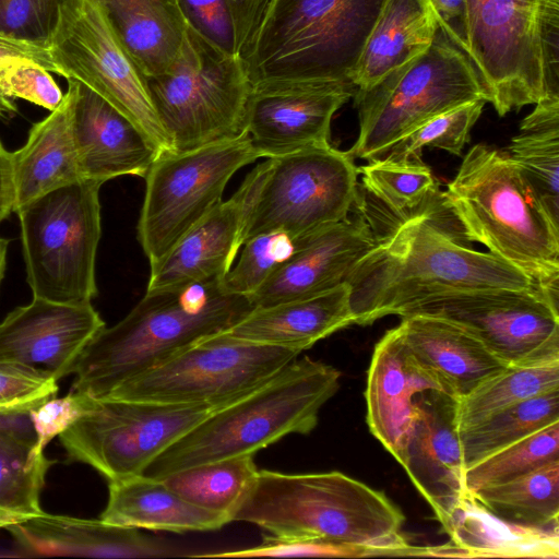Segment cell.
I'll return each instance as SVG.
<instances>
[{
    "label": "cell",
    "instance_id": "cell-1",
    "mask_svg": "<svg viewBox=\"0 0 559 559\" xmlns=\"http://www.w3.org/2000/svg\"><path fill=\"white\" fill-rule=\"evenodd\" d=\"M374 236L346 281L354 324H371L444 293L539 288L508 262L472 248L449 205L386 225Z\"/></svg>",
    "mask_w": 559,
    "mask_h": 559
},
{
    "label": "cell",
    "instance_id": "cell-2",
    "mask_svg": "<svg viewBox=\"0 0 559 559\" xmlns=\"http://www.w3.org/2000/svg\"><path fill=\"white\" fill-rule=\"evenodd\" d=\"M219 282L146 290L121 321L103 328L84 348L72 391L104 399L127 380L236 325L254 306L247 296L224 292Z\"/></svg>",
    "mask_w": 559,
    "mask_h": 559
},
{
    "label": "cell",
    "instance_id": "cell-3",
    "mask_svg": "<svg viewBox=\"0 0 559 559\" xmlns=\"http://www.w3.org/2000/svg\"><path fill=\"white\" fill-rule=\"evenodd\" d=\"M276 538L323 539L374 547L383 556H425L401 534L405 518L386 496L341 472L258 471L231 522Z\"/></svg>",
    "mask_w": 559,
    "mask_h": 559
},
{
    "label": "cell",
    "instance_id": "cell-4",
    "mask_svg": "<svg viewBox=\"0 0 559 559\" xmlns=\"http://www.w3.org/2000/svg\"><path fill=\"white\" fill-rule=\"evenodd\" d=\"M444 197L471 242L481 243L559 300V223L506 150L474 145Z\"/></svg>",
    "mask_w": 559,
    "mask_h": 559
},
{
    "label": "cell",
    "instance_id": "cell-5",
    "mask_svg": "<svg viewBox=\"0 0 559 559\" xmlns=\"http://www.w3.org/2000/svg\"><path fill=\"white\" fill-rule=\"evenodd\" d=\"M341 372L308 356L210 414L157 455L146 477L167 475L238 455H253L290 433L311 432L322 406L340 389Z\"/></svg>",
    "mask_w": 559,
    "mask_h": 559
},
{
    "label": "cell",
    "instance_id": "cell-6",
    "mask_svg": "<svg viewBox=\"0 0 559 559\" xmlns=\"http://www.w3.org/2000/svg\"><path fill=\"white\" fill-rule=\"evenodd\" d=\"M384 0H265L242 55L253 86L350 81Z\"/></svg>",
    "mask_w": 559,
    "mask_h": 559
},
{
    "label": "cell",
    "instance_id": "cell-7",
    "mask_svg": "<svg viewBox=\"0 0 559 559\" xmlns=\"http://www.w3.org/2000/svg\"><path fill=\"white\" fill-rule=\"evenodd\" d=\"M467 56L499 116L559 93V0H465Z\"/></svg>",
    "mask_w": 559,
    "mask_h": 559
},
{
    "label": "cell",
    "instance_id": "cell-8",
    "mask_svg": "<svg viewBox=\"0 0 559 559\" xmlns=\"http://www.w3.org/2000/svg\"><path fill=\"white\" fill-rule=\"evenodd\" d=\"M354 160L325 144L259 164L245 178L241 246L266 234H284L295 242L346 219L358 200Z\"/></svg>",
    "mask_w": 559,
    "mask_h": 559
},
{
    "label": "cell",
    "instance_id": "cell-9",
    "mask_svg": "<svg viewBox=\"0 0 559 559\" xmlns=\"http://www.w3.org/2000/svg\"><path fill=\"white\" fill-rule=\"evenodd\" d=\"M359 133L346 151L372 160L430 118L488 93L468 56L439 27L430 47L368 90H356Z\"/></svg>",
    "mask_w": 559,
    "mask_h": 559
},
{
    "label": "cell",
    "instance_id": "cell-10",
    "mask_svg": "<svg viewBox=\"0 0 559 559\" xmlns=\"http://www.w3.org/2000/svg\"><path fill=\"white\" fill-rule=\"evenodd\" d=\"M100 187L97 181L80 180L52 190L16 212L33 298L82 305L97 296Z\"/></svg>",
    "mask_w": 559,
    "mask_h": 559
},
{
    "label": "cell",
    "instance_id": "cell-11",
    "mask_svg": "<svg viewBox=\"0 0 559 559\" xmlns=\"http://www.w3.org/2000/svg\"><path fill=\"white\" fill-rule=\"evenodd\" d=\"M145 81L174 152L195 150L245 132L252 84L242 59L222 53L189 27L174 63Z\"/></svg>",
    "mask_w": 559,
    "mask_h": 559
},
{
    "label": "cell",
    "instance_id": "cell-12",
    "mask_svg": "<svg viewBox=\"0 0 559 559\" xmlns=\"http://www.w3.org/2000/svg\"><path fill=\"white\" fill-rule=\"evenodd\" d=\"M258 158L246 132L191 151L162 153L144 177L138 223V239L150 265L222 202L239 168Z\"/></svg>",
    "mask_w": 559,
    "mask_h": 559
},
{
    "label": "cell",
    "instance_id": "cell-13",
    "mask_svg": "<svg viewBox=\"0 0 559 559\" xmlns=\"http://www.w3.org/2000/svg\"><path fill=\"white\" fill-rule=\"evenodd\" d=\"M300 354L222 332L127 380L106 397L166 404L233 401L266 382Z\"/></svg>",
    "mask_w": 559,
    "mask_h": 559
},
{
    "label": "cell",
    "instance_id": "cell-14",
    "mask_svg": "<svg viewBox=\"0 0 559 559\" xmlns=\"http://www.w3.org/2000/svg\"><path fill=\"white\" fill-rule=\"evenodd\" d=\"M233 401L166 404L96 399L94 408L59 439L70 460L92 466L108 481L142 475L157 455Z\"/></svg>",
    "mask_w": 559,
    "mask_h": 559
},
{
    "label": "cell",
    "instance_id": "cell-15",
    "mask_svg": "<svg viewBox=\"0 0 559 559\" xmlns=\"http://www.w3.org/2000/svg\"><path fill=\"white\" fill-rule=\"evenodd\" d=\"M48 50L59 75L85 84L134 122L163 153L174 152L145 76L117 38L102 0H68Z\"/></svg>",
    "mask_w": 559,
    "mask_h": 559
},
{
    "label": "cell",
    "instance_id": "cell-16",
    "mask_svg": "<svg viewBox=\"0 0 559 559\" xmlns=\"http://www.w3.org/2000/svg\"><path fill=\"white\" fill-rule=\"evenodd\" d=\"M539 288L476 289L433 295L396 316L426 314L454 322L507 366L559 360V308Z\"/></svg>",
    "mask_w": 559,
    "mask_h": 559
},
{
    "label": "cell",
    "instance_id": "cell-17",
    "mask_svg": "<svg viewBox=\"0 0 559 559\" xmlns=\"http://www.w3.org/2000/svg\"><path fill=\"white\" fill-rule=\"evenodd\" d=\"M355 92L350 81L253 86L245 132L260 158L330 144L332 118Z\"/></svg>",
    "mask_w": 559,
    "mask_h": 559
},
{
    "label": "cell",
    "instance_id": "cell-18",
    "mask_svg": "<svg viewBox=\"0 0 559 559\" xmlns=\"http://www.w3.org/2000/svg\"><path fill=\"white\" fill-rule=\"evenodd\" d=\"M457 406L459 400L444 391L417 394L415 418L399 460L443 530L466 495Z\"/></svg>",
    "mask_w": 559,
    "mask_h": 559
},
{
    "label": "cell",
    "instance_id": "cell-19",
    "mask_svg": "<svg viewBox=\"0 0 559 559\" xmlns=\"http://www.w3.org/2000/svg\"><path fill=\"white\" fill-rule=\"evenodd\" d=\"M294 242L289 257L249 298L254 308L270 307L329 292L348 280L374 246L376 236L362 213Z\"/></svg>",
    "mask_w": 559,
    "mask_h": 559
},
{
    "label": "cell",
    "instance_id": "cell-20",
    "mask_svg": "<svg viewBox=\"0 0 559 559\" xmlns=\"http://www.w3.org/2000/svg\"><path fill=\"white\" fill-rule=\"evenodd\" d=\"M71 128L83 180L145 177L163 153L128 117L78 80H68Z\"/></svg>",
    "mask_w": 559,
    "mask_h": 559
},
{
    "label": "cell",
    "instance_id": "cell-21",
    "mask_svg": "<svg viewBox=\"0 0 559 559\" xmlns=\"http://www.w3.org/2000/svg\"><path fill=\"white\" fill-rule=\"evenodd\" d=\"M105 328L92 304L33 298L0 322V361L45 366L59 380L73 373L87 344Z\"/></svg>",
    "mask_w": 559,
    "mask_h": 559
},
{
    "label": "cell",
    "instance_id": "cell-22",
    "mask_svg": "<svg viewBox=\"0 0 559 559\" xmlns=\"http://www.w3.org/2000/svg\"><path fill=\"white\" fill-rule=\"evenodd\" d=\"M427 390L445 392L413 356L399 326L389 330L372 353L365 391L366 421L397 462L415 418V399Z\"/></svg>",
    "mask_w": 559,
    "mask_h": 559
},
{
    "label": "cell",
    "instance_id": "cell-23",
    "mask_svg": "<svg viewBox=\"0 0 559 559\" xmlns=\"http://www.w3.org/2000/svg\"><path fill=\"white\" fill-rule=\"evenodd\" d=\"M246 180L151 266L147 290H167L222 280L241 247Z\"/></svg>",
    "mask_w": 559,
    "mask_h": 559
},
{
    "label": "cell",
    "instance_id": "cell-24",
    "mask_svg": "<svg viewBox=\"0 0 559 559\" xmlns=\"http://www.w3.org/2000/svg\"><path fill=\"white\" fill-rule=\"evenodd\" d=\"M19 547L33 556L102 558L169 557L171 547L139 528L43 512L5 527Z\"/></svg>",
    "mask_w": 559,
    "mask_h": 559
},
{
    "label": "cell",
    "instance_id": "cell-25",
    "mask_svg": "<svg viewBox=\"0 0 559 559\" xmlns=\"http://www.w3.org/2000/svg\"><path fill=\"white\" fill-rule=\"evenodd\" d=\"M397 326L416 360L459 401L508 367L478 337L449 320L411 314Z\"/></svg>",
    "mask_w": 559,
    "mask_h": 559
},
{
    "label": "cell",
    "instance_id": "cell-26",
    "mask_svg": "<svg viewBox=\"0 0 559 559\" xmlns=\"http://www.w3.org/2000/svg\"><path fill=\"white\" fill-rule=\"evenodd\" d=\"M448 544L427 547L426 557L559 558L558 526L538 527L496 516L469 493L452 512Z\"/></svg>",
    "mask_w": 559,
    "mask_h": 559
},
{
    "label": "cell",
    "instance_id": "cell-27",
    "mask_svg": "<svg viewBox=\"0 0 559 559\" xmlns=\"http://www.w3.org/2000/svg\"><path fill=\"white\" fill-rule=\"evenodd\" d=\"M352 324L349 288L344 283L317 296L254 308L224 333L234 338L301 353Z\"/></svg>",
    "mask_w": 559,
    "mask_h": 559
},
{
    "label": "cell",
    "instance_id": "cell-28",
    "mask_svg": "<svg viewBox=\"0 0 559 559\" xmlns=\"http://www.w3.org/2000/svg\"><path fill=\"white\" fill-rule=\"evenodd\" d=\"M439 23L430 0H384L349 80L368 90L391 71L423 55Z\"/></svg>",
    "mask_w": 559,
    "mask_h": 559
},
{
    "label": "cell",
    "instance_id": "cell-29",
    "mask_svg": "<svg viewBox=\"0 0 559 559\" xmlns=\"http://www.w3.org/2000/svg\"><path fill=\"white\" fill-rule=\"evenodd\" d=\"M100 520L126 527L174 533L216 531L226 515L195 506L162 479L135 475L108 481V500Z\"/></svg>",
    "mask_w": 559,
    "mask_h": 559
},
{
    "label": "cell",
    "instance_id": "cell-30",
    "mask_svg": "<svg viewBox=\"0 0 559 559\" xmlns=\"http://www.w3.org/2000/svg\"><path fill=\"white\" fill-rule=\"evenodd\" d=\"M12 158L14 213L52 190L83 180L72 136L69 91L56 109L32 126L26 143L12 152Z\"/></svg>",
    "mask_w": 559,
    "mask_h": 559
},
{
    "label": "cell",
    "instance_id": "cell-31",
    "mask_svg": "<svg viewBox=\"0 0 559 559\" xmlns=\"http://www.w3.org/2000/svg\"><path fill=\"white\" fill-rule=\"evenodd\" d=\"M361 175L357 207L372 231L448 205L431 169L414 162L368 160Z\"/></svg>",
    "mask_w": 559,
    "mask_h": 559
},
{
    "label": "cell",
    "instance_id": "cell-32",
    "mask_svg": "<svg viewBox=\"0 0 559 559\" xmlns=\"http://www.w3.org/2000/svg\"><path fill=\"white\" fill-rule=\"evenodd\" d=\"M120 44L145 78L162 74L176 60L187 24L178 0H102Z\"/></svg>",
    "mask_w": 559,
    "mask_h": 559
},
{
    "label": "cell",
    "instance_id": "cell-33",
    "mask_svg": "<svg viewBox=\"0 0 559 559\" xmlns=\"http://www.w3.org/2000/svg\"><path fill=\"white\" fill-rule=\"evenodd\" d=\"M550 216L559 223V94H546L506 148Z\"/></svg>",
    "mask_w": 559,
    "mask_h": 559
},
{
    "label": "cell",
    "instance_id": "cell-34",
    "mask_svg": "<svg viewBox=\"0 0 559 559\" xmlns=\"http://www.w3.org/2000/svg\"><path fill=\"white\" fill-rule=\"evenodd\" d=\"M469 495L503 520L528 526H558L559 461Z\"/></svg>",
    "mask_w": 559,
    "mask_h": 559
},
{
    "label": "cell",
    "instance_id": "cell-35",
    "mask_svg": "<svg viewBox=\"0 0 559 559\" xmlns=\"http://www.w3.org/2000/svg\"><path fill=\"white\" fill-rule=\"evenodd\" d=\"M35 443L0 431V527L44 512L39 498L53 462L37 451Z\"/></svg>",
    "mask_w": 559,
    "mask_h": 559
},
{
    "label": "cell",
    "instance_id": "cell-36",
    "mask_svg": "<svg viewBox=\"0 0 559 559\" xmlns=\"http://www.w3.org/2000/svg\"><path fill=\"white\" fill-rule=\"evenodd\" d=\"M559 421V390L523 401L459 430L464 471L498 450Z\"/></svg>",
    "mask_w": 559,
    "mask_h": 559
},
{
    "label": "cell",
    "instance_id": "cell-37",
    "mask_svg": "<svg viewBox=\"0 0 559 559\" xmlns=\"http://www.w3.org/2000/svg\"><path fill=\"white\" fill-rule=\"evenodd\" d=\"M253 455H238L171 473L162 480L189 502L231 516L252 486Z\"/></svg>",
    "mask_w": 559,
    "mask_h": 559
},
{
    "label": "cell",
    "instance_id": "cell-38",
    "mask_svg": "<svg viewBox=\"0 0 559 559\" xmlns=\"http://www.w3.org/2000/svg\"><path fill=\"white\" fill-rule=\"evenodd\" d=\"M559 390V360L508 366L459 401V430L535 396Z\"/></svg>",
    "mask_w": 559,
    "mask_h": 559
},
{
    "label": "cell",
    "instance_id": "cell-39",
    "mask_svg": "<svg viewBox=\"0 0 559 559\" xmlns=\"http://www.w3.org/2000/svg\"><path fill=\"white\" fill-rule=\"evenodd\" d=\"M187 26L222 53L242 58L265 0H178Z\"/></svg>",
    "mask_w": 559,
    "mask_h": 559
},
{
    "label": "cell",
    "instance_id": "cell-40",
    "mask_svg": "<svg viewBox=\"0 0 559 559\" xmlns=\"http://www.w3.org/2000/svg\"><path fill=\"white\" fill-rule=\"evenodd\" d=\"M559 461V421L488 455L464 471V487L473 493Z\"/></svg>",
    "mask_w": 559,
    "mask_h": 559
},
{
    "label": "cell",
    "instance_id": "cell-41",
    "mask_svg": "<svg viewBox=\"0 0 559 559\" xmlns=\"http://www.w3.org/2000/svg\"><path fill=\"white\" fill-rule=\"evenodd\" d=\"M486 103L483 99L467 103L430 118L393 143L377 159L420 160L421 151L427 146L460 156Z\"/></svg>",
    "mask_w": 559,
    "mask_h": 559
},
{
    "label": "cell",
    "instance_id": "cell-42",
    "mask_svg": "<svg viewBox=\"0 0 559 559\" xmlns=\"http://www.w3.org/2000/svg\"><path fill=\"white\" fill-rule=\"evenodd\" d=\"M238 262L222 277L228 294L250 297L289 257L294 242L284 234L261 235L243 243Z\"/></svg>",
    "mask_w": 559,
    "mask_h": 559
},
{
    "label": "cell",
    "instance_id": "cell-43",
    "mask_svg": "<svg viewBox=\"0 0 559 559\" xmlns=\"http://www.w3.org/2000/svg\"><path fill=\"white\" fill-rule=\"evenodd\" d=\"M68 0H0V35L49 48Z\"/></svg>",
    "mask_w": 559,
    "mask_h": 559
},
{
    "label": "cell",
    "instance_id": "cell-44",
    "mask_svg": "<svg viewBox=\"0 0 559 559\" xmlns=\"http://www.w3.org/2000/svg\"><path fill=\"white\" fill-rule=\"evenodd\" d=\"M0 92L11 100L25 99L50 111L64 96L47 69L24 57H11L0 63Z\"/></svg>",
    "mask_w": 559,
    "mask_h": 559
},
{
    "label": "cell",
    "instance_id": "cell-45",
    "mask_svg": "<svg viewBox=\"0 0 559 559\" xmlns=\"http://www.w3.org/2000/svg\"><path fill=\"white\" fill-rule=\"evenodd\" d=\"M57 382L48 369L0 361V413L29 412L56 395Z\"/></svg>",
    "mask_w": 559,
    "mask_h": 559
},
{
    "label": "cell",
    "instance_id": "cell-46",
    "mask_svg": "<svg viewBox=\"0 0 559 559\" xmlns=\"http://www.w3.org/2000/svg\"><path fill=\"white\" fill-rule=\"evenodd\" d=\"M370 557L382 556L381 550L360 545L341 544L323 539L276 538L265 535L255 547L222 552L192 555L209 558H249V557Z\"/></svg>",
    "mask_w": 559,
    "mask_h": 559
},
{
    "label": "cell",
    "instance_id": "cell-47",
    "mask_svg": "<svg viewBox=\"0 0 559 559\" xmlns=\"http://www.w3.org/2000/svg\"><path fill=\"white\" fill-rule=\"evenodd\" d=\"M95 402V397L71 391L62 397L52 396L31 409L29 416L36 433L34 448L45 452L46 445L88 414L94 408Z\"/></svg>",
    "mask_w": 559,
    "mask_h": 559
},
{
    "label": "cell",
    "instance_id": "cell-48",
    "mask_svg": "<svg viewBox=\"0 0 559 559\" xmlns=\"http://www.w3.org/2000/svg\"><path fill=\"white\" fill-rule=\"evenodd\" d=\"M11 57H24L35 60L49 72L59 74V70L53 63L48 49L0 35V63ZM16 111L15 102L7 98L0 92V121L11 118Z\"/></svg>",
    "mask_w": 559,
    "mask_h": 559
},
{
    "label": "cell",
    "instance_id": "cell-49",
    "mask_svg": "<svg viewBox=\"0 0 559 559\" xmlns=\"http://www.w3.org/2000/svg\"><path fill=\"white\" fill-rule=\"evenodd\" d=\"M439 27L467 55L465 0H430Z\"/></svg>",
    "mask_w": 559,
    "mask_h": 559
},
{
    "label": "cell",
    "instance_id": "cell-50",
    "mask_svg": "<svg viewBox=\"0 0 559 559\" xmlns=\"http://www.w3.org/2000/svg\"><path fill=\"white\" fill-rule=\"evenodd\" d=\"M15 188L12 152L0 140V223L14 213Z\"/></svg>",
    "mask_w": 559,
    "mask_h": 559
},
{
    "label": "cell",
    "instance_id": "cell-51",
    "mask_svg": "<svg viewBox=\"0 0 559 559\" xmlns=\"http://www.w3.org/2000/svg\"><path fill=\"white\" fill-rule=\"evenodd\" d=\"M8 246L9 240L0 237V284L5 271Z\"/></svg>",
    "mask_w": 559,
    "mask_h": 559
}]
</instances>
